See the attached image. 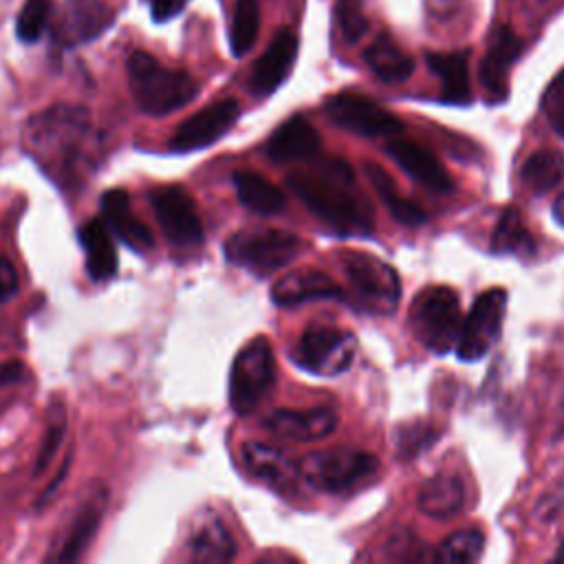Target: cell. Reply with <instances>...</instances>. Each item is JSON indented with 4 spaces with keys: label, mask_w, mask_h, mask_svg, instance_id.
I'll use <instances>...</instances> for the list:
<instances>
[{
    "label": "cell",
    "mask_w": 564,
    "mask_h": 564,
    "mask_svg": "<svg viewBox=\"0 0 564 564\" xmlns=\"http://www.w3.org/2000/svg\"><path fill=\"white\" fill-rule=\"evenodd\" d=\"M24 150L62 187H77L97 165L99 134L86 108L55 104L24 126Z\"/></svg>",
    "instance_id": "obj_1"
},
{
    "label": "cell",
    "mask_w": 564,
    "mask_h": 564,
    "mask_svg": "<svg viewBox=\"0 0 564 564\" xmlns=\"http://www.w3.org/2000/svg\"><path fill=\"white\" fill-rule=\"evenodd\" d=\"M295 198L330 231L339 236H368L375 229L370 200L355 183L352 170L341 159H328L311 170L286 176Z\"/></svg>",
    "instance_id": "obj_2"
},
{
    "label": "cell",
    "mask_w": 564,
    "mask_h": 564,
    "mask_svg": "<svg viewBox=\"0 0 564 564\" xmlns=\"http://www.w3.org/2000/svg\"><path fill=\"white\" fill-rule=\"evenodd\" d=\"M126 70L132 99L145 115H170L198 95V84L189 73L167 68L145 51L130 53Z\"/></svg>",
    "instance_id": "obj_3"
},
{
    "label": "cell",
    "mask_w": 564,
    "mask_h": 564,
    "mask_svg": "<svg viewBox=\"0 0 564 564\" xmlns=\"http://www.w3.org/2000/svg\"><path fill=\"white\" fill-rule=\"evenodd\" d=\"M410 328L432 352L445 355L452 350L463 328L460 300L454 289L432 284L419 291L410 304Z\"/></svg>",
    "instance_id": "obj_4"
},
{
    "label": "cell",
    "mask_w": 564,
    "mask_h": 564,
    "mask_svg": "<svg viewBox=\"0 0 564 564\" xmlns=\"http://www.w3.org/2000/svg\"><path fill=\"white\" fill-rule=\"evenodd\" d=\"M297 467L302 480L313 489L344 494L368 482L379 471V458L364 449L333 447L304 456Z\"/></svg>",
    "instance_id": "obj_5"
},
{
    "label": "cell",
    "mask_w": 564,
    "mask_h": 564,
    "mask_svg": "<svg viewBox=\"0 0 564 564\" xmlns=\"http://www.w3.org/2000/svg\"><path fill=\"white\" fill-rule=\"evenodd\" d=\"M302 251V240L278 227H256L240 229L225 240V258L251 273L267 275L289 262H293Z\"/></svg>",
    "instance_id": "obj_6"
},
{
    "label": "cell",
    "mask_w": 564,
    "mask_h": 564,
    "mask_svg": "<svg viewBox=\"0 0 564 564\" xmlns=\"http://www.w3.org/2000/svg\"><path fill=\"white\" fill-rule=\"evenodd\" d=\"M341 269L352 302L359 308L372 315L394 313L401 297V284L397 271L388 262L364 251H346L341 256Z\"/></svg>",
    "instance_id": "obj_7"
},
{
    "label": "cell",
    "mask_w": 564,
    "mask_h": 564,
    "mask_svg": "<svg viewBox=\"0 0 564 564\" xmlns=\"http://www.w3.org/2000/svg\"><path fill=\"white\" fill-rule=\"evenodd\" d=\"M275 383V359L267 337L245 344L229 370V405L236 414H251Z\"/></svg>",
    "instance_id": "obj_8"
},
{
    "label": "cell",
    "mask_w": 564,
    "mask_h": 564,
    "mask_svg": "<svg viewBox=\"0 0 564 564\" xmlns=\"http://www.w3.org/2000/svg\"><path fill=\"white\" fill-rule=\"evenodd\" d=\"M355 350L357 339L350 330L333 324H311L300 335L293 348V359L306 372L330 377L348 370Z\"/></svg>",
    "instance_id": "obj_9"
},
{
    "label": "cell",
    "mask_w": 564,
    "mask_h": 564,
    "mask_svg": "<svg viewBox=\"0 0 564 564\" xmlns=\"http://www.w3.org/2000/svg\"><path fill=\"white\" fill-rule=\"evenodd\" d=\"M324 112L335 126L359 137L392 139L403 132L401 119H397L390 110L381 108L375 99L366 95L337 93L324 101Z\"/></svg>",
    "instance_id": "obj_10"
},
{
    "label": "cell",
    "mask_w": 564,
    "mask_h": 564,
    "mask_svg": "<svg viewBox=\"0 0 564 564\" xmlns=\"http://www.w3.org/2000/svg\"><path fill=\"white\" fill-rule=\"evenodd\" d=\"M505 311H507L505 289H489L474 300L469 315L463 319V328L456 344V355L463 361H476L489 352V348L500 337Z\"/></svg>",
    "instance_id": "obj_11"
},
{
    "label": "cell",
    "mask_w": 564,
    "mask_h": 564,
    "mask_svg": "<svg viewBox=\"0 0 564 564\" xmlns=\"http://www.w3.org/2000/svg\"><path fill=\"white\" fill-rule=\"evenodd\" d=\"M150 203L165 238L178 249H196L205 240L194 198L178 185H163L150 194Z\"/></svg>",
    "instance_id": "obj_12"
},
{
    "label": "cell",
    "mask_w": 564,
    "mask_h": 564,
    "mask_svg": "<svg viewBox=\"0 0 564 564\" xmlns=\"http://www.w3.org/2000/svg\"><path fill=\"white\" fill-rule=\"evenodd\" d=\"M115 11L106 0H64L53 18V44L73 48L110 29Z\"/></svg>",
    "instance_id": "obj_13"
},
{
    "label": "cell",
    "mask_w": 564,
    "mask_h": 564,
    "mask_svg": "<svg viewBox=\"0 0 564 564\" xmlns=\"http://www.w3.org/2000/svg\"><path fill=\"white\" fill-rule=\"evenodd\" d=\"M240 117V104L231 97L214 101L205 106L203 110L194 112L170 137V150L172 152H194L200 148H207L216 143L220 137H225L236 119Z\"/></svg>",
    "instance_id": "obj_14"
},
{
    "label": "cell",
    "mask_w": 564,
    "mask_h": 564,
    "mask_svg": "<svg viewBox=\"0 0 564 564\" xmlns=\"http://www.w3.org/2000/svg\"><path fill=\"white\" fill-rule=\"evenodd\" d=\"M522 53V40L511 26L500 24L489 35L487 53L480 62V84L489 99L502 101L509 93V68Z\"/></svg>",
    "instance_id": "obj_15"
},
{
    "label": "cell",
    "mask_w": 564,
    "mask_h": 564,
    "mask_svg": "<svg viewBox=\"0 0 564 564\" xmlns=\"http://www.w3.org/2000/svg\"><path fill=\"white\" fill-rule=\"evenodd\" d=\"M297 57V35L293 29L282 26L264 48V53L253 64L249 88L258 97H267L280 88V84L289 77L293 62Z\"/></svg>",
    "instance_id": "obj_16"
},
{
    "label": "cell",
    "mask_w": 564,
    "mask_h": 564,
    "mask_svg": "<svg viewBox=\"0 0 564 564\" xmlns=\"http://www.w3.org/2000/svg\"><path fill=\"white\" fill-rule=\"evenodd\" d=\"M337 427V412L330 408L311 410H273L264 419V430L273 436L295 443L319 441L333 434Z\"/></svg>",
    "instance_id": "obj_17"
},
{
    "label": "cell",
    "mask_w": 564,
    "mask_h": 564,
    "mask_svg": "<svg viewBox=\"0 0 564 564\" xmlns=\"http://www.w3.org/2000/svg\"><path fill=\"white\" fill-rule=\"evenodd\" d=\"M386 154L419 185L427 187L434 194H445L452 189V178L438 159L423 145L410 139H397L386 145Z\"/></svg>",
    "instance_id": "obj_18"
},
{
    "label": "cell",
    "mask_w": 564,
    "mask_h": 564,
    "mask_svg": "<svg viewBox=\"0 0 564 564\" xmlns=\"http://www.w3.org/2000/svg\"><path fill=\"white\" fill-rule=\"evenodd\" d=\"M106 500H108L106 487L101 482H93V491L86 496V500L75 511L59 549L55 555H51V560L75 562L86 551V546L90 544V540L95 538V533L101 524Z\"/></svg>",
    "instance_id": "obj_19"
},
{
    "label": "cell",
    "mask_w": 564,
    "mask_h": 564,
    "mask_svg": "<svg viewBox=\"0 0 564 564\" xmlns=\"http://www.w3.org/2000/svg\"><path fill=\"white\" fill-rule=\"evenodd\" d=\"M101 218L108 229L130 249L145 253L154 249L150 227L134 214L130 198L123 189H106L101 196Z\"/></svg>",
    "instance_id": "obj_20"
},
{
    "label": "cell",
    "mask_w": 564,
    "mask_h": 564,
    "mask_svg": "<svg viewBox=\"0 0 564 564\" xmlns=\"http://www.w3.org/2000/svg\"><path fill=\"white\" fill-rule=\"evenodd\" d=\"M344 297L341 286L317 269H297L282 275L271 286V300L278 306H297L313 300H333Z\"/></svg>",
    "instance_id": "obj_21"
},
{
    "label": "cell",
    "mask_w": 564,
    "mask_h": 564,
    "mask_svg": "<svg viewBox=\"0 0 564 564\" xmlns=\"http://www.w3.org/2000/svg\"><path fill=\"white\" fill-rule=\"evenodd\" d=\"M240 458L247 471L269 487H286L300 476L297 463H293L278 445L271 443L247 441L240 447Z\"/></svg>",
    "instance_id": "obj_22"
},
{
    "label": "cell",
    "mask_w": 564,
    "mask_h": 564,
    "mask_svg": "<svg viewBox=\"0 0 564 564\" xmlns=\"http://www.w3.org/2000/svg\"><path fill=\"white\" fill-rule=\"evenodd\" d=\"M319 134L302 115H293L286 119L267 141L264 152L271 161H302L311 159L319 152Z\"/></svg>",
    "instance_id": "obj_23"
},
{
    "label": "cell",
    "mask_w": 564,
    "mask_h": 564,
    "mask_svg": "<svg viewBox=\"0 0 564 564\" xmlns=\"http://www.w3.org/2000/svg\"><path fill=\"white\" fill-rule=\"evenodd\" d=\"M77 238L84 247V256H86V271L90 275V280L95 282H106L110 278H115L117 273V249L110 236L108 225L104 223V218H90L86 220L79 231Z\"/></svg>",
    "instance_id": "obj_24"
},
{
    "label": "cell",
    "mask_w": 564,
    "mask_h": 564,
    "mask_svg": "<svg viewBox=\"0 0 564 564\" xmlns=\"http://www.w3.org/2000/svg\"><path fill=\"white\" fill-rule=\"evenodd\" d=\"M416 505L434 520H449L465 507V485L454 474H436L419 489Z\"/></svg>",
    "instance_id": "obj_25"
},
{
    "label": "cell",
    "mask_w": 564,
    "mask_h": 564,
    "mask_svg": "<svg viewBox=\"0 0 564 564\" xmlns=\"http://www.w3.org/2000/svg\"><path fill=\"white\" fill-rule=\"evenodd\" d=\"M430 70L441 82V97L447 104H469L471 88H469V55L465 51L458 53H427L425 55Z\"/></svg>",
    "instance_id": "obj_26"
},
{
    "label": "cell",
    "mask_w": 564,
    "mask_h": 564,
    "mask_svg": "<svg viewBox=\"0 0 564 564\" xmlns=\"http://www.w3.org/2000/svg\"><path fill=\"white\" fill-rule=\"evenodd\" d=\"M238 200L260 216L280 214L286 207V196L267 176L253 170H238L231 174Z\"/></svg>",
    "instance_id": "obj_27"
},
{
    "label": "cell",
    "mask_w": 564,
    "mask_h": 564,
    "mask_svg": "<svg viewBox=\"0 0 564 564\" xmlns=\"http://www.w3.org/2000/svg\"><path fill=\"white\" fill-rule=\"evenodd\" d=\"M189 555L196 562H229L236 557V540L216 516H205L192 531Z\"/></svg>",
    "instance_id": "obj_28"
},
{
    "label": "cell",
    "mask_w": 564,
    "mask_h": 564,
    "mask_svg": "<svg viewBox=\"0 0 564 564\" xmlns=\"http://www.w3.org/2000/svg\"><path fill=\"white\" fill-rule=\"evenodd\" d=\"M364 172L370 181V185L375 187V192L379 194V198L383 200V205L388 207L390 216L394 220H399L405 227H419L427 220V214L421 205H416L414 200L401 196L397 183L392 181V176L377 163H364Z\"/></svg>",
    "instance_id": "obj_29"
},
{
    "label": "cell",
    "mask_w": 564,
    "mask_h": 564,
    "mask_svg": "<svg viewBox=\"0 0 564 564\" xmlns=\"http://www.w3.org/2000/svg\"><path fill=\"white\" fill-rule=\"evenodd\" d=\"M364 59L370 70L386 84H401L410 79L414 70V59L405 53L392 37L379 35L366 51Z\"/></svg>",
    "instance_id": "obj_30"
},
{
    "label": "cell",
    "mask_w": 564,
    "mask_h": 564,
    "mask_svg": "<svg viewBox=\"0 0 564 564\" xmlns=\"http://www.w3.org/2000/svg\"><path fill=\"white\" fill-rule=\"evenodd\" d=\"M522 185L535 196L551 192L564 178V156L555 150H538L520 167Z\"/></svg>",
    "instance_id": "obj_31"
},
{
    "label": "cell",
    "mask_w": 564,
    "mask_h": 564,
    "mask_svg": "<svg viewBox=\"0 0 564 564\" xmlns=\"http://www.w3.org/2000/svg\"><path fill=\"white\" fill-rule=\"evenodd\" d=\"M491 249L496 253H509L518 258H529L535 253V240L516 207H507L500 214L491 236Z\"/></svg>",
    "instance_id": "obj_32"
},
{
    "label": "cell",
    "mask_w": 564,
    "mask_h": 564,
    "mask_svg": "<svg viewBox=\"0 0 564 564\" xmlns=\"http://www.w3.org/2000/svg\"><path fill=\"white\" fill-rule=\"evenodd\" d=\"M260 31V0H236L229 22V44L236 57L247 55Z\"/></svg>",
    "instance_id": "obj_33"
},
{
    "label": "cell",
    "mask_w": 564,
    "mask_h": 564,
    "mask_svg": "<svg viewBox=\"0 0 564 564\" xmlns=\"http://www.w3.org/2000/svg\"><path fill=\"white\" fill-rule=\"evenodd\" d=\"M485 546V535L478 529H463L447 535L438 546L434 557L438 562H474L480 557Z\"/></svg>",
    "instance_id": "obj_34"
},
{
    "label": "cell",
    "mask_w": 564,
    "mask_h": 564,
    "mask_svg": "<svg viewBox=\"0 0 564 564\" xmlns=\"http://www.w3.org/2000/svg\"><path fill=\"white\" fill-rule=\"evenodd\" d=\"M438 438V430L430 423H403L394 432V447L401 460H412L416 454L432 447Z\"/></svg>",
    "instance_id": "obj_35"
},
{
    "label": "cell",
    "mask_w": 564,
    "mask_h": 564,
    "mask_svg": "<svg viewBox=\"0 0 564 564\" xmlns=\"http://www.w3.org/2000/svg\"><path fill=\"white\" fill-rule=\"evenodd\" d=\"M51 0H24L18 20L15 35L24 44L37 42L51 22Z\"/></svg>",
    "instance_id": "obj_36"
},
{
    "label": "cell",
    "mask_w": 564,
    "mask_h": 564,
    "mask_svg": "<svg viewBox=\"0 0 564 564\" xmlns=\"http://www.w3.org/2000/svg\"><path fill=\"white\" fill-rule=\"evenodd\" d=\"M66 434V412L64 405L53 403L48 414H46V430L40 443V452L35 456V476H40L53 460V456L57 454L62 441Z\"/></svg>",
    "instance_id": "obj_37"
},
{
    "label": "cell",
    "mask_w": 564,
    "mask_h": 564,
    "mask_svg": "<svg viewBox=\"0 0 564 564\" xmlns=\"http://www.w3.org/2000/svg\"><path fill=\"white\" fill-rule=\"evenodd\" d=\"M337 26L346 42H357L368 31V18L364 13V0H339L335 9Z\"/></svg>",
    "instance_id": "obj_38"
},
{
    "label": "cell",
    "mask_w": 564,
    "mask_h": 564,
    "mask_svg": "<svg viewBox=\"0 0 564 564\" xmlns=\"http://www.w3.org/2000/svg\"><path fill=\"white\" fill-rule=\"evenodd\" d=\"M542 110H544L551 128L564 139V70L544 90Z\"/></svg>",
    "instance_id": "obj_39"
},
{
    "label": "cell",
    "mask_w": 564,
    "mask_h": 564,
    "mask_svg": "<svg viewBox=\"0 0 564 564\" xmlns=\"http://www.w3.org/2000/svg\"><path fill=\"white\" fill-rule=\"evenodd\" d=\"M535 511H538V516L542 520H553V518H557L564 511V474H562V478L549 491H544V496L540 498Z\"/></svg>",
    "instance_id": "obj_40"
},
{
    "label": "cell",
    "mask_w": 564,
    "mask_h": 564,
    "mask_svg": "<svg viewBox=\"0 0 564 564\" xmlns=\"http://www.w3.org/2000/svg\"><path fill=\"white\" fill-rule=\"evenodd\" d=\"M18 291V271L13 262L0 253V304Z\"/></svg>",
    "instance_id": "obj_41"
},
{
    "label": "cell",
    "mask_w": 564,
    "mask_h": 564,
    "mask_svg": "<svg viewBox=\"0 0 564 564\" xmlns=\"http://www.w3.org/2000/svg\"><path fill=\"white\" fill-rule=\"evenodd\" d=\"M185 4L187 0H150V11L156 22H165L178 15L185 9Z\"/></svg>",
    "instance_id": "obj_42"
},
{
    "label": "cell",
    "mask_w": 564,
    "mask_h": 564,
    "mask_svg": "<svg viewBox=\"0 0 564 564\" xmlns=\"http://www.w3.org/2000/svg\"><path fill=\"white\" fill-rule=\"evenodd\" d=\"M24 372H26L24 361H20V359L2 361L0 364V386H11V383L20 381L24 377Z\"/></svg>",
    "instance_id": "obj_43"
},
{
    "label": "cell",
    "mask_w": 564,
    "mask_h": 564,
    "mask_svg": "<svg viewBox=\"0 0 564 564\" xmlns=\"http://www.w3.org/2000/svg\"><path fill=\"white\" fill-rule=\"evenodd\" d=\"M553 214H555L557 223H560V225H564V194L555 200V205H553Z\"/></svg>",
    "instance_id": "obj_44"
},
{
    "label": "cell",
    "mask_w": 564,
    "mask_h": 564,
    "mask_svg": "<svg viewBox=\"0 0 564 564\" xmlns=\"http://www.w3.org/2000/svg\"><path fill=\"white\" fill-rule=\"evenodd\" d=\"M553 560H555V562H564V540L560 542V546H557V551H555Z\"/></svg>",
    "instance_id": "obj_45"
}]
</instances>
